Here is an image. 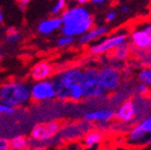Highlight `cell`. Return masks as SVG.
Segmentation results:
<instances>
[{
    "mask_svg": "<svg viewBox=\"0 0 151 150\" xmlns=\"http://www.w3.org/2000/svg\"><path fill=\"white\" fill-rule=\"evenodd\" d=\"M116 17V14L114 12H109L108 14H107L106 16V20L107 21H112V20H114Z\"/></svg>",
    "mask_w": 151,
    "mask_h": 150,
    "instance_id": "obj_28",
    "label": "cell"
},
{
    "mask_svg": "<svg viewBox=\"0 0 151 150\" xmlns=\"http://www.w3.org/2000/svg\"><path fill=\"white\" fill-rule=\"evenodd\" d=\"M84 80V71L80 68H70L57 74L52 81L56 87L57 98L60 100H69V89L76 85H81Z\"/></svg>",
    "mask_w": 151,
    "mask_h": 150,
    "instance_id": "obj_2",
    "label": "cell"
},
{
    "mask_svg": "<svg viewBox=\"0 0 151 150\" xmlns=\"http://www.w3.org/2000/svg\"><path fill=\"white\" fill-rule=\"evenodd\" d=\"M66 4L67 3L65 0H58L57 2H55L50 9V14L52 15V17H61V15L65 12Z\"/></svg>",
    "mask_w": 151,
    "mask_h": 150,
    "instance_id": "obj_19",
    "label": "cell"
},
{
    "mask_svg": "<svg viewBox=\"0 0 151 150\" xmlns=\"http://www.w3.org/2000/svg\"><path fill=\"white\" fill-rule=\"evenodd\" d=\"M103 141V134L98 130H91L83 138V144L86 148H92Z\"/></svg>",
    "mask_w": 151,
    "mask_h": 150,
    "instance_id": "obj_15",
    "label": "cell"
},
{
    "mask_svg": "<svg viewBox=\"0 0 151 150\" xmlns=\"http://www.w3.org/2000/svg\"><path fill=\"white\" fill-rule=\"evenodd\" d=\"M63 22L60 17H50L39 22L37 27L38 33L43 36H48L54 34L56 31H61Z\"/></svg>",
    "mask_w": 151,
    "mask_h": 150,
    "instance_id": "obj_9",
    "label": "cell"
},
{
    "mask_svg": "<svg viewBox=\"0 0 151 150\" xmlns=\"http://www.w3.org/2000/svg\"><path fill=\"white\" fill-rule=\"evenodd\" d=\"M87 2H88L87 0H78V1H77L78 5H83V6H84L85 3H87Z\"/></svg>",
    "mask_w": 151,
    "mask_h": 150,
    "instance_id": "obj_31",
    "label": "cell"
},
{
    "mask_svg": "<svg viewBox=\"0 0 151 150\" xmlns=\"http://www.w3.org/2000/svg\"><path fill=\"white\" fill-rule=\"evenodd\" d=\"M106 2V1H105V0H92L91 1V3L92 4H103V3H105Z\"/></svg>",
    "mask_w": 151,
    "mask_h": 150,
    "instance_id": "obj_29",
    "label": "cell"
},
{
    "mask_svg": "<svg viewBox=\"0 0 151 150\" xmlns=\"http://www.w3.org/2000/svg\"><path fill=\"white\" fill-rule=\"evenodd\" d=\"M139 125L142 128V130H143L144 132H146L147 134L151 133V115L145 118Z\"/></svg>",
    "mask_w": 151,
    "mask_h": 150,
    "instance_id": "obj_24",
    "label": "cell"
},
{
    "mask_svg": "<svg viewBox=\"0 0 151 150\" xmlns=\"http://www.w3.org/2000/svg\"><path fill=\"white\" fill-rule=\"evenodd\" d=\"M31 97L32 100L36 102L50 101L57 98L54 82L50 79L35 82L31 85Z\"/></svg>",
    "mask_w": 151,
    "mask_h": 150,
    "instance_id": "obj_4",
    "label": "cell"
},
{
    "mask_svg": "<svg viewBox=\"0 0 151 150\" xmlns=\"http://www.w3.org/2000/svg\"><path fill=\"white\" fill-rule=\"evenodd\" d=\"M114 55H116V59H125L126 57L128 56V46L126 43H123L122 45H120V46L118 47V48L116 49V53H114Z\"/></svg>",
    "mask_w": 151,
    "mask_h": 150,
    "instance_id": "obj_23",
    "label": "cell"
},
{
    "mask_svg": "<svg viewBox=\"0 0 151 150\" xmlns=\"http://www.w3.org/2000/svg\"><path fill=\"white\" fill-rule=\"evenodd\" d=\"M149 92V88L147 85L145 84H139L137 85V92H139V94H142V96H144V94H147Z\"/></svg>",
    "mask_w": 151,
    "mask_h": 150,
    "instance_id": "obj_27",
    "label": "cell"
},
{
    "mask_svg": "<svg viewBox=\"0 0 151 150\" xmlns=\"http://www.w3.org/2000/svg\"><path fill=\"white\" fill-rule=\"evenodd\" d=\"M114 115H116V113H114V111L111 108H102V109H99V110L85 112L84 120L85 122H88V123H91V122L105 123V122H109Z\"/></svg>",
    "mask_w": 151,
    "mask_h": 150,
    "instance_id": "obj_11",
    "label": "cell"
},
{
    "mask_svg": "<svg viewBox=\"0 0 151 150\" xmlns=\"http://www.w3.org/2000/svg\"><path fill=\"white\" fill-rule=\"evenodd\" d=\"M128 11H129V7L126 6V5H125V6L121 7V13H127Z\"/></svg>",
    "mask_w": 151,
    "mask_h": 150,
    "instance_id": "obj_32",
    "label": "cell"
},
{
    "mask_svg": "<svg viewBox=\"0 0 151 150\" xmlns=\"http://www.w3.org/2000/svg\"><path fill=\"white\" fill-rule=\"evenodd\" d=\"M3 57V55H2V49H1V47H0V59L2 58Z\"/></svg>",
    "mask_w": 151,
    "mask_h": 150,
    "instance_id": "obj_35",
    "label": "cell"
},
{
    "mask_svg": "<svg viewBox=\"0 0 151 150\" xmlns=\"http://www.w3.org/2000/svg\"><path fill=\"white\" fill-rule=\"evenodd\" d=\"M3 18H4V15H3V12H2V9H0V23L3 21Z\"/></svg>",
    "mask_w": 151,
    "mask_h": 150,
    "instance_id": "obj_34",
    "label": "cell"
},
{
    "mask_svg": "<svg viewBox=\"0 0 151 150\" xmlns=\"http://www.w3.org/2000/svg\"><path fill=\"white\" fill-rule=\"evenodd\" d=\"M146 136H147V133L143 131V130H142V128L139 127V125L137 124V126H135L134 128L132 129L131 131L129 132V136H128V138H129L130 142H132V143H137V142H142V141H143V140L146 138Z\"/></svg>",
    "mask_w": 151,
    "mask_h": 150,
    "instance_id": "obj_18",
    "label": "cell"
},
{
    "mask_svg": "<svg viewBox=\"0 0 151 150\" xmlns=\"http://www.w3.org/2000/svg\"><path fill=\"white\" fill-rule=\"evenodd\" d=\"M84 99H94L104 96L106 89L100 80V71L96 67H88L84 71L82 84Z\"/></svg>",
    "mask_w": 151,
    "mask_h": 150,
    "instance_id": "obj_3",
    "label": "cell"
},
{
    "mask_svg": "<svg viewBox=\"0 0 151 150\" xmlns=\"http://www.w3.org/2000/svg\"><path fill=\"white\" fill-rule=\"evenodd\" d=\"M100 80L106 92H113L120 86L121 75L114 67L104 66L100 69Z\"/></svg>",
    "mask_w": 151,
    "mask_h": 150,
    "instance_id": "obj_7",
    "label": "cell"
},
{
    "mask_svg": "<svg viewBox=\"0 0 151 150\" xmlns=\"http://www.w3.org/2000/svg\"><path fill=\"white\" fill-rule=\"evenodd\" d=\"M144 30L147 32V33L149 34V36H150V38H151V24H150V25H148V26H147V27H145Z\"/></svg>",
    "mask_w": 151,
    "mask_h": 150,
    "instance_id": "obj_33",
    "label": "cell"
},
{
    "mask_svg": "<svg viewBox=\"0 0 151 150\" xmlns=\"http://www.w3.org/2000/svg\"><path fill=\"white\" fill-rule=\"evenodd\" d=\"M73 42H75V38L67 37V36H62V37H60L59 39L57 40L56 45L59 48H66V47L70 46Z\"/></svg>",
    "mask_w": 151,
    "mask_h": 150,
    "instance_id": "obj_22",
    "label": "cell"
},
{
    "mask_svg": "<svg viewBox=\"0 0 151 150\" xmlns=\"http://www.w3.org/2000/svg\"><path fill=\"white\" fill-rule=\"evenodd\" d=\"M107 27L106 26H98V27H94L92 30H90L88 33H86L85 35H83L82 37L79 40V43L80 44H86V43H89L92 40L100 38L101 36H103L104 34H106Z\"/></svg>",
    "mask_w": 151,
    "mask_h": 150,
    "instance_id": "obj_14",
    "label": "cell"
},
{
    "mask_svg": "<svg viewBox=\"0 0 151 150\" xmlns=\"http://www.w3.org/2000/svg\"><path fill=\"white\" fill-rule=\"evenodd\" d=\"M126 40H127V36L124 35V34L112 36V37L107 38L106 40L102 41L99 44L90 47V54L101 55L104 54V53L109 52L111 49H116L123 43H126Z\"/></svg>",
    "mask_w": 151,
    "mask_h": 150,
    "instance_id": "obj_8",
    "label": "cell"
},
{
    "mask_svg": "<svg viewBox=\"0 0 151 150\" xmlns=\"http://www.w3.org/2000/svg\"><path fill=\"white\" fill-rule=\"evenodd\" d=\"M137 115V109H135V104L133 100H127V101L123 102L119 109L116 110L114 117L121 122L129 123L133 121Z\"/></svg>",
    "mask_w": 151,
    "mask_h": 150,
    "instance_id": "obj_10",
    "label": "cell"
},
{
    "mask_svg": "<svg viewBox=\"0 0 151 150\" xmlns=\"http://www.w3.org/2000/svg\"><path fill=\"white\" fill-rule=\"evenodd\" d=\"M139 80L142 84L151 86V69H143L139 71Z\"/></svg>",
    "mask_w": 151,
    "mask_h": 150,
    "instance_id": "obj_21",
    "label": "cell"
},
{
    "mask_svg": "<svg viewBox=\"0 0 151 150\" xmlns=\"http://www.w3.org/2000/svg\"><path fill=\"white\" fill-rule=\"evenodd\" d=\"M69 100L71 101H80L82 99H84V96H83V89L81 85H76V86L71 87L69 89Z\"/></svg>",
    "mask_w": 151,
    "mask_h": 150,
    "instance_id": "obj_20",
    "label": "cell"
},
{
    "mask_svg": "<svg viewBox=\"0 0 151 150\" xmlns=\"http://www.w3.org/2000/svg\"><path fill=\"white\" fill-rule=\"evenodd\" d=\"M54 68L52 65L48 62H39L37 63L31 71V76L35 82H39V81H44V80H48V78L52 76Z\"/></svg>",
    "mask_w": 151,
    "mask_h": 150,
    "instance_id": "obj_12",
    "label": "cell"
},
{
    "mask_svg": "<svg viewBox=\"0 0 151 150\" xmlns=\"http://www.w3.org/2000/svg\"><path fill=\"white\" fill-rule=\"evenodd\" d=\"M22 39L21 33L16 30L15 27H9L6 31V35H5V42L9 45H15L19 43Z\"/></svg>",
    "mask_w": 151,
    "mask_h": 150,
    "instance_id": "obj_16",
    "label": "cell"
},
{
    "mask_svg": "<svg viewBox=\"0 0 151 150\" xmlns=\"http://www.w3.org/2000/svg\"><path fill=\"white\" fill-rule=\"evenodd\" d=\"M32 100L31 86L22 81H12L0 87V102L12 108L24 106Z\"/></svg>",
    "mask_w": 151,
    "mask_h": 150,
    "instance_id": "obj_1",
    "label": "cell"
},
{
    "mask_svg": "<svg viewBox=\"0 0 151 150\" xmlns=\"http://www.w3.org/2000/svg\"><path fill=\"white\" fill-rule=\"evenodd\" d=\"M11 149V141L4 138H0V150H9Z\"/></svg>",
    "mask_w": 151,
    "mask_h": 150,
    "instance_id": "obj_26",
    "label": "cell"
},
{
    "mask_svg": "<svg viewBox=\"0 0 151 150\" xmlns=\"http://www.w3.org/2000/svg\"><path fill=\"white\" fill-rule=\"evenodd\" d=\"M15 112V109L12 107H9V106L4 105L0 102V113H4V115H13Z\"/></svg>",
    "mask_w": 151,
    "mask_h": 150,
    "instance_id": "obj_25",
    "label": "cell"
},
{
    "mask_svg": "<svg viewBox=\"0 0 151 150\" xmlns=\"http://www.w3.org/2000/svg\"><path fill=\"white\" fill-rule=\"evenodd\" d=\"M28 3H29L28 0H22V1H20V7L23 9V6H24V9H25V5L28 4Z\"/></svg>",
    "mask_w": 151,
    "mask_h": 150,
    "instance_id": "obj_30",
    "label": "cell"
},
{
    "mask_svg": "<svg viewBox=\"0 0 151 150\" xmlns=\"http://www.w3.org/2000/svg\"><path fill=\"white\" fill-rule=\"evenodd\" d=\"M131 39L133 44L139 48H147L151 46V38L145 30H139L132 33Z\"/></svg>",
    "mask_w": 151,
    "mask_h": 150,
    "instance_id": "obj_13",
    "label": "cell"
},
{
    "mask_svg": "<svg viewBox=\"0 0 151 150\" xmlns=\"http://www.w3.org/2000/svg\"><path fill=\"white\" fill-rule=\"evenodd\" d=\"M29 141L26 136H18L11 140V149L12 150H24L27 148Z\"/></svg>",
    "mask_w": 151,
    "mask_h": 150,
    "instance_id": "obj_17",
    "label": "cell"
},
{
    "mask_svg": "<svg viewBox=\"0 0 151 150\" xmlns=\"http://www.w3.org/2000/svg\"><path fill=\"white\" fill-rule=\"evenodd\" d=\"M91 17L87 7L83 5H76L73 7H67L60 18L63 22V25H75L86 21Z\"/></svg>",
    "mask_w": 151,
    "mask_h": 150,
    "instance_id": "obj_5",
    "label": "cell"
},
{
    "mask_svg": "<svg viewBox=\"0 0 151 150\" xmlns=\"http://www.w3.org/2000/svg\"><path fill=\"white\" fill-rule=\"evenodd\" d=\"M60 130V124L56 121L36 124L32 129V136L37 141H46L56 136Z\"/></svg>",
    "mask_w": 151,
    "mask_h": 150,
    "instance_id": "obj_6",
    "label": "cell"
}]
</instances>
